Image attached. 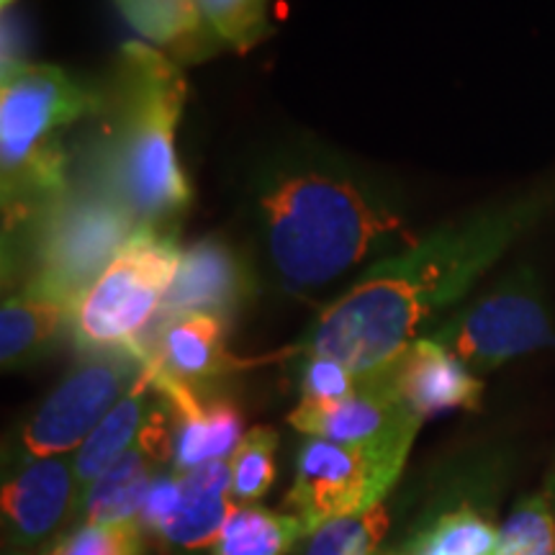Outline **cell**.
Listing matches in <instances>:
<instances>
[{
	"mask_svg": "<svg viewBox=\"0 0 555 555\" xmlns=\"http://www.w3.org/2000/svg\"><path fill=\"white\" fill-rule=\"evenodd\" d=\"M196 3L221 41L240 54L255 50L273 34L268 0H196Z\"/></svg>",
	"mask_w": 555,
	"mask_h": 555,
	"instance_id": "25",
	"label": "cell"
},
{
	"mask_svg": "<svg viewBox=\"0 0 555 555\" xmlns=\"http://www.w3.org/2000/svg\"><path fill=\"white\" fill-rule=\"evenodd\" d=\"M101 111V88L57 65H29L0 78V196L3 234L16 232L41 208L73 189L67 127Z\"/></svg>",
	"mask_w": 555,
	"mask_h": 555,
	"instance_id": "4",
	"label": "cell"
},
{
	"mask_svg": "<svg viewBox=\"0 0 555 555\" xmlns=\"http://www.w3.org/2000/svg\"><path fill=\"white\" fill-rule=\"evenodd\" d=\"M189 82L176 60L147 41H127L116 52L86 178L127 208L139 227L176 232L191 208L193 189L178 157V124Z\"/></svg>",
	"mask_w": 555,
	"mask_h": 555,
	"instance_id": "3",
	"label": "cell"
},
{
	"mask_svg": "<svg viewBox=\"0 0 555 555\" xmlns=\"http://www.w3.org/2000/svg\"><path fill=\"white\" fill-rule=\"evenodd\" d=\"M247 198L270 273L294 296L414 242L397 191L311 142L260 157Z\"/></svg>",
	"mask_w": 555,
	"mask_h": 555,
	"instance_id": "2",
	"label": "cell"
},
{
	"mask_svg": "<svg viewBox=\"0 0 555 555\" xmlns=\"http://www.w3.org/2000/svg\"><path fill=\"white\" fill-rule=\"evenodd\" d=\"M494 555H555V481L519 499L499 527Z\"/></svg>",
	"mask_w": 555,
	"mask_h": 555,
	"instance_id": "22",
	"label": "cell"
},
{
	"mask_svg": "<svg viewBox=\"0 0 555 555\" xmlns=\"http://www.w3.org/2000/svg\"><path fill=\"white\" fill-rule=\"evenodd\" d=\"M363 384L352 397L332 404H304L288 414V425L307 437L339 446L409 455L425 422L409 409L393 388L391 367L376 376H360Z\"/></svg>",
	"mask_w": 555,
	"mask_h": 555,
	"instance_id": "10",
	"label": "cell"
},
{
	"mask_svg": "<svg viewBox=\"0 0 555 555\" xmlns=\"http://www.w3.org/2000/svg\"><path fill=\"white\" fill-rule=\"evenodd\" d=\"M229 322L214 314H178L155 319L147 335L139 339L134 356L165 376L206 388L217 380L258 365L260 360H242L227 347Z\"/></svg>",
	"mask_w": 555,
	"mask_h": 555,
	"instance_id": "12",
	"label": "cell"
},
{
	"mask_svg": "<svg viewBox=\"0 0 555 555\" xmlns=\"http://www.w3.org/2000/svg\"><path fill=\"white\" fill-rule=\"evenodd\" d=\"M427 337L446 345L476 376L553 347L555 319L538 270L515 268L476 301L435 324Z\"/></svg>",
	"mask_w": 555,
	"mask_h": 555,
	"instance_id": "7",
	"label": "cell"
},
{
	"mask_svg": "<svg viewBox=\"0 0 555 555\" xmlns=\"http://www.w3.org/2000/svg\"><path fill=\"white\" fill-rule=\"evenodd\" d=\"M183 249L176 232L139 227L80 298L73 339L82 352H134L176 281Z\"/></svg>",
	"mask_w": 555,
	"mask_h": 555,
	"instance_id": "6",
	"label": "cell"
},
{
	"mask_svg": "<svg viewBox=\"0 0 555 555\" xmlns=\"http://www.w3.org/2000/svg\"><path fill=\"white\" fill-rule=\"evenodd\" d=\"M391 512L380 502L371 509L347 515L311 532L301 555H376L384 543Z\"/></svg>",
	"mask_w": 555,
	"mask_h": 555,
	"instance_id": "23",
	"label": "cell"
},
{
	"mask_svg": "<svg viewBox=\"0 0 555 555\" xmlns=\"http://www.w3.org/2000/svg\"><path fill=\"white\" fill-rule=\"evenodd\" d=\"M278 433L273 427L247 429L229 457L232 496L237 504H258L275 483Z\"/></svg>",
	"mask_w": 555,
	"mask_h": 555,
	"instance_id": "24",
	"label": "cell"
},
{
	"mask_svg": "<svg viewBox=\"0 0 555 555\" xmlns=\"http://www.w3.org/2000/svg\"><path fill=\"white\" fill-rule=\"evenodd\" d=\"M391 380L401 401L422 422L437 414L478 412L483 401V380L455 358L446 345L422 335L391 365Z\"/></svg>",
	"mask_w": 555,
	"mask_h": 555,
	"instance_id": "15",
	"label": "cell"
},
{
	"mask_svg": "<svg viewBox=\"0 0 555 555\" xmlns=\"http://www.w3.org/2000/svg\"><path fill=\"white\" fill-rule=\"evenodd\" d=\"M75 307L57 296L21 288L3 294L0 309V365L5 373L24 371L52 356L73 337Z\"/></svg>",
	"mask_w": 555,
	"mask_h": 555,
	"instance_id": "16",
	"label": "cell"
},
{
	"mask_svg": "<svg viewBox=\"0 0 555 555\" xmlns=\"http://www.w3.org/2000/svg\"><path fill=\"white\" fill-rule=\"evenodd\" d=\"M3 532L13 551H31L78 512L73 455L39 457L11 466L3 481Z\"/></svg>",
	"mask_w": 555,
	"mask_h": 555,
	"instance_id": "13",
	"label": "cell"
},
{
	"mask_svg": "<svg viewBox=\"0 0 555 555\" xmlns=\"http://www.w3.org/2000/svg\"><path fill=\"white\" fill-rule=\"evenodd\" d=\"M44 555H50V551H47V553H44Z\"/></svg>",
	"mask_w": 555,
	"mask_h": 555,
	"instance_id": "29",
	"label": "cell"
},
{
	"mask_svg": "<svg viewBox=\"0 0 555 555\" xmlns=\"http://www.w3.org/2000/svg\"><path fill=\"white\" fill-rule=\"evenodd\" d=\"M139 519L116 525H80L73 535L60 538L50 555H142Z\"/></svg>",
	"mask_w": 555,
	"mask_h": 555,
	"instance_id": "26",
	"label": "cell"
},
{
	"mask_svg": "<svg viewBox=\"0 0 555 555\" xmlns=\"http://www.w3.org/2000/svg\"><path fill=\"white\" fill-rule=\"evenodd\" d=\"M114 3L134 26V31L176 60L180 67L198 65L227 50L196 0H114Z\"/></svg>",
	"mask_w": 555,
	"mask_h": 555,
	"instance_id": "17",
	"label": "cell"
},
{
	"mask_svg": "<svg viewBox=\"0 0 555 555\" xmlns=\"http://www.w3.org/2000/svg\"><path fill=\"white\" fill-rule=\"evenodd\" d=\"M144 373L172 416L170 468L189 474L204 463L229 461L245 437L240 406L224 397H206L204 388L180 384L152 365H144Z\"/></svg>",
	"mask_w": 555,
	"mask_h": 555,
	"instance_id": "14",
	"label": "cell"
},
{
	"mask_svg": "<svg viewBox=\"0 0 555 555\" xmlns=\"http://www.w3.org/2000/svg\"><path fill=\"white\" fill-rule=\"evenodd\" d=\"M499 530L470 502L429 519L404 553L409 555H494Z\"/></svg>",
	"mask_w": 555,
	"mask_h": 555,
	"instance_id": "21",
	"label": "cell"
},
{
	"mask_svg": "<svg viewBox=\"0 0 555 555\" xmlns=\"http://www.w3.org/2000/svg\"><path fill=\"white\" fill-rule=\"evenodd\" d=\"M307 538V525L296 515L240 504L227 519L214 555H288Z\"/></svg>",
	"mask_w": 555,
	"mask_h": 555,
	"instance_id": "20",
	"label": "cell"
},
{
	"mask_svg": "<svg viewBox=\"0 0 555 555\" xmlns=\"http://www.w3.org/2000/svg\"><path fill=\"white\" fill-rule=\"evenodd\" d=\"M157 401L159 397L155 386H152L147 373H142V378L129 388L127 397L111 409L106 420L93 429V435L73 455L75 481H78V512L93 483L137 446ZM78 512H75V519H78Z\"/></svg>",
	"mask_w": 555,
	"mask_h": 555,
	"instance_id": "19",
	"label": "cell"
},
{
	"mask_svg": "<svg viewBox=\"0 0 555 555\" xmlns=\"http://www.w3.org/2000/svg\"><path fill=\"white\" fill-rule=\"evenodd\" d=\"M137 229V219L99 183L73 180L65 196L3 234V294L31 288L78 309Z\"/></svg>",
	"mask_w": 555,
	"mask_h": 555,
	"instance_id": "5",
	"label": "cell"
},
{
	"mask_svg": "<svg viewBox=\"0 0 555 555\" xmlns=\"http://www.w3.org/2000/svg\"><path fill=\"white\" fill-rule=\"evenodd\" d=\"M255 294H258V275L249 260L232 242L211 234L183 249L176 281L157 317L214 314L232 324Z\"/></svg>",
	"mask_w": 555,
	"mask_h": 555,
	"instance_id": "11",
	"label": "cell"
},
{
	"mask_svg": "<svg viewBox=\"0 0 555 555\" xmlns=\"http://www.w3.org/2000/svg\"><path fill=\"white\" fill-rule=\"evenodd\" d=\"M142 373L144 365L134 352H82L80 363L69 367L65 378L18 427L11 466L78 453L111 409L142 378Z\"/></svg>",
	"mask_w": 555,
	"mask_h": 555,
	"instance_id": "8",
	"label": "cell"
},
{
	"mask_svg": "<svg viewBox=\"0 0 555 555\" xmlns=\"http://www.w3.org/2000/svg\"><path fill=\"white\" fill-rule=\"evenodd\" d=\"M363 378L345 363L324 356L298 358V391L304 404H332L358 391Z\"/></svg>",
	"mask_w": 555,
	"mask_h": 555,
	"instance_id": "27",
	"label": "cell"
},
{
	"mask_svg": "<svg viewBox=\"0 0 555 555\" xmlns=\"http://www.w3.org/2000/svg\"><path fill=\"white\" fill-rule=\"evenodd\" d=\"M180 502H183V478L176 470H168V474H159L150 486L147 502H144L142 509V527L147 532H155L159 535L165 525L176 517L180 509Z\"/></svg>",
	"mask_w": 555,
	"mask_h": 555,
	"instance_id": "28",
	"label": "cell"
},
{
	"mask_svg": "<svg viewBox=\"0 0 555 555\" xmlns=\"http://www.w3.org/2000/svg\"><path fill=\"white\" fill-rule=\"evenodd\" d=\"M406 461L409 455L307 437L296 453L286 506L307 525L311 535L332 519L358 515L384 502Z\"/></svg>",
	"mask_w": 555,
	"mask_h": 555,
	"instance_id": "9",
	"label": "cell"
},
{
	"mask_svg": "<svg viewBox=\"0 0 555 555\" xmlns=\"http://www.w3.org/2000/svg\"><path fill=\"white\" fill-rule=\"evenodd\" d=\"M547 189L476 208L373 262L345 294L327 304L286 356H324L358 376L397 363L427 324L453 309L551 211Z\"/></svg>",
	"mask_w": 555,
	"mask_h": 555,
	"instance_id": "1",
	"label": "cell"
},
{
	"mask_svg": "<svg viewBox=\"0 0 555 555\" xmlns=\"http://www.w3.org/2000/svg\"><path fill=\"white\" fill-rule=\"evenodd\" d=\"M183 478V502L176 517L159 530L180 551H206L219 543L227 519L237 509L232 496V470L229 461H211L180 474Z\"/></svg>",
	"mask_w": 555,
	"mask_h": 555,
	"instance_id": "18",
	"label": "cell"
}]
</instances>
